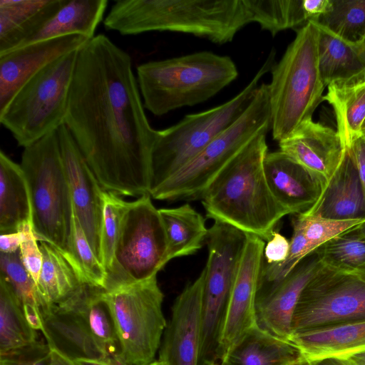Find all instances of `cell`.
<instances>
[{
    "mask_svg": "<svg viewBox=\"0 0 365 365\" xmlns=\"http://www.w3.org/2000/svg\"><path fill=\"white\" fill-rule=\"evenodd\" d=\"M64 124L104 191L150 195L151 127L130 55L99 34L78 51Z\"/></svg>",
    "mask_w": 365,
    "mask_h": 365,
    "instance_id": "cell-1",
    "label": "cell"
},
{
    "mask_svg": "<svg viewBox=\"0 0 365 365\" xmlns=\"http://www.w3.org/2000/svg\"><path fill=\"white\" fill-rule=\"evenodd\" d=\"M258 133L219 173L201 197L207 217L267 241L289 215L273 196L264 174L266 137Z\"/></svg>",
    "mask_w": 365,
    "mask_h": 365,
    "instance_id": "cell-2",
    "label": "cell"
},
{
    "mask_svg": "<svg viewBox=\"0 0 365 365\" xmlns=\"http://www.w3.org/2000/svg\"><path fill=\"white\" fill-rule=\"evenodd\" d=\"M251 23L248 0H119L103 20L107 30L122 35L173 31L217 44L232 41Z\"/></svg>",
    "mask_w": 365,
    "mask_h": 365,
    "instance_id": "cell-3",
    "label": "cell"
},
{
    "mask_svg": "<svg viewBox=\"0 0 365 365\" xmlns=\"http://www.w3.org/2000/svg\"><path fill=\"white\" fill-rule=\"evenodd\" d=\"M237 76L230 56L200 51L143 63L136 78L144 108L160 116L207 101Z\"/></svg>",
    "mask_w": 365,
    "mask_h": 365,
    "instance_id": "cell-4",
    "label": "cell"
},
{
    "mask_svg": "<svg viewBox=\"0 0 365 365\" xmlns=\"http://www.w3.org/2000/svg\"><path fill=\"white\" fill-rule=\"evenodd\" d=\"M316 23L309 21L272 70L268 84L273 139L284 140L312 115L326 88L319 68Z\"/></svg>",
    "mask_w": 365,
    "mask_h": 365,
    "instance_id": "cell-5",
    "label": "cell"
},
{
    "mask_svg": "<svg viewBox=\"0 0 365 365\" xmlns=\"http://www.w3.org/2000/svg\"><path fill=\"white\" fill-rule=\"evenodd\" d=\"M20 165L29 188L36 235L68 253L74 208L57 130L24 148Z\"/></svg>",
    "mask_w": 365,
    "mask_h": 365,
    "instance_id": "cell-6",
    "label": "cell"
},
{
    "mask_svg": "<svg viewBox=\"0 0 365 365\" xmlns=\"http://www.w3.org/2000/svg\"><path fill=\"white\" fill-rule=\"evenodd\" d=\"M274 57V53L271 52L251 81L230 101L187 115L178 123L157 130L152 152L150 190L187 165L245 113L256 96L261 78L271 71Z\"/></svg>",
    "mask_w": 365,
    "mask_h": 365,
    "instance_id": "cell-7",
    "label": "cell"
},
{
    "mask_svg": "<svg viewBox=\"0 0 365 365\" xmlns=\"http://www.w3.org/2000/svg\"><path fill=\"white\" fill-rule=\"evenodd\" d=\"M79 50L36 73L0 112L1 125L19 146H29L64 124Z\"/></svg>",
    "mask_w": 365,
    "mask_h": 365,
    "instance_id": "cell-8",
    "label": "cell"
},
{
    "mask_svg": "<svg viewBox=\"0 0 365 365\" xmlns=\"http://www.w3.org/2000/svg\"><path fill=\"white\" fill-rule=\"evenodd\" d=\"M264 129H271V111L268 84L262 83L245 113L150 195L159 200L200 199L226 165Z\"/></svg>",
    "mask_w": 365,
    "mask_h": 365,
    "instance_id": "cell-9",
    "label": "cell"
},
{
    "mask_svg": "<svg viewBox=\"0 0 365 365\" xmlns=\"http://www.w3.org/2000/svg\"><path fill=\"white\" fill-rule=\"evenodd\" d=\"M246 237L244 232L217 220L208 229L198 365L218 363L221 333Z\"/></svg>",
    "mask_w": 365,
    "mask_h": 365,
    "instance_id": "cell-10",
    "label": "cell"
},
{
    "mask_svg": "<svg viewBox=\"0 0 365 365\" xmlns=\"http://www.w3.org/2000/svg\"><path fill=\"white\" fill-rule=\"evenodd\" d=\"M119 342L120 365H148L155 361L167 327L164 295L157 275L104 292Z\"/></svg>",
    "mask_w": 365,
    "mask_h": 365,
    "instance_id": "cell-11",
    "label": "cell"
},
{
    "mask_svg": "<svg viewBox=\"0 0 365 365\" xmlns=\"http://www.w3.org/2000/svg\"><path fill=\"white\" fill-rule=\"evenodd\" d=\"M164 223L150 195L129 202L105 291L148 279L168 262Z\"/></svg>",
    "mask_w": 365,
    "mask_h": 365,
    "instance_id": "cell-12",
    "label": "cell"
},
{
    "mask_svg": "<svg viewBox=\"0 0 365 365\" xmlns=\"http://www.w3.org/2000/svg\"><path fill=\"white\" fill-rule=\"evenodd\" d=\"M361 321H365V280L322 264L300 295L292 334Z\"/></svg>",
    "mask_w": 365,
    "mask_h": 365,
    "instance_id": "cell-13",
    "label": "cell"
},
{
    "mask_svg": "<svg viewBox=\"0 0 365 365\" xmlns=\"http://www.w3.org/2000/svg\"><path fill=\"white\" fill-rule=\"evenodd\" d=\"M57 133L74 212L94 254L101 262L104 190L65 124L58 128Z\"/></svg>",
    "mask_w": 365,
    "mask_h": 365,
    "instance_id": "cell-14",
    "label": "cell"
},
{
    "mask_svg": "<svg viewBox=\"0 0 365 365\" xmlns=\"http://www.w3.org/2000/svg\"><path fill=\"white\" fill-rule=\"evenodd\" d=\"M265 242L247 234L221 333L218 361L244 334L257 324L256 299L264 263Z\"/></svg>",
    "mask_w": 365,
    "mask_h": 365,
    "instance_id": "cell-15",
    "label": "cell"
},
{
    "mask_svg": "<svg viewBox=\"0 0 365 365\" xmlns=\"http://www.w3.org/2000/svg\"><path fill=\"white\" fill-rule=\"evenodd\" d=\"M205 271L175 299L159 349L166 365H198L201 344V307Z\"/></svg>",
    "mask_w": 365,
    "mask_h": 365,
    "instance_id": "cell-16",
    "label": "cell"
},
{
    "mask_svg": "<svg viewBox=\"0 0 365 365\" xmlns=\"http://www.w3.org/2000/svg\"><path fill=\"white\" fill-rule=\"evenodd\" d=\"M321 265L314 251L282 279L257 292V324L272 334L289 341L292 335V318L300 295Z\"/></svg>",
    "mask_w": 365,
    "mask_h": 365,
    "instance_id": "cell-17",
    "label": "cell"
},
{
    "mask_svg": "<svg viewBox=\"0 0 365 365\" xmlns=\"http://www.w3.org/2000/svg\"><path fill=\"white\" fill-rule=\"evenodd\" d=\"M91 40L70 35L38 41L0 55V112L36 73L56 59L83 48Z\"/></svg>",
    "mask_w": 365,
    "mask_h": 365,
    "instance_id": "cell-18",
    "label": "cell"
},
{
    "mask_svg": "<svg viewBox=\"0 0 365 365\" xmlns=\"http://www.w3.org/2000/svg\"><path fill=\"white\" fill-rule=\"evenodd\" d=\"M279 150L318 178L324 187L341 165L348 150L336 130L312 119L304 121L279 141Z\"/></svg>",
    "mask_w": 365,
    "mask_h": 365,
    "instance_id": "cell-19",
    "label": "cell"
},
{
    "mask_svg": "<svg viewBox=\"0 0 365 365\" xmlns=\"http://www.w3.org/2000/svg\"><path fill=\"white\" fill-rule=\"evenodd\" d=\"M264 170L273 196L289 215L307 212L322 192L320 180L281 150L267 153Z\"/></svg>",
    "mask_w": 365,
    "mask_h": 365,
    "instance_id": "cell-20",
    "label": "cell"
},
{
    "mask_svg": "<svg viewBox=\"0 0 365 365\" xmlns=\"http://www.w3.org/2000/svg\"><path fill=\"white\" fill-rule=\"evenodd\" d=\"M41 332L51 349L71 359H101L113 364L86 326L74 312L58 304L39 307Z\"/></svg>",
    "mask_w": 365,
    "mask_h": 365,
    "instance_id": "cell-21",
    "label": "cell"
},
{
    "mask_svg": "<svg viewBox=\"0 0 365 365\" xmlns=\"http://www.w3.org/2000/svg\"><path fill=\"white\" fill-rule=\"evenodd\" d=\"M303 213L333 220H365V195L349 150L318 201Z\"/></svg>",
    "mask_w": 365,
    "mask_h": 365,
    "instance_id": "cell-22",
    "label": "cell"
},
{
    "mask_svg": "<svg viewBox=\"0 0 365 365\" xmlns=\"http://www.w3.org/2000/svg\"><path fill=\"white\" fill-rule=\"evenodd\" d=\"M289 341L300 351L302 362L344 359L365 351V321L294 333Z\"/></svg>",
    "mask_w": 365,
    "mask_h": 365,
    "instance_id": "cell-23",
    "label": "cell"
},
{
    "mask_svg": "<svg viewBox=\"0 0 365 365\" xmlns=\"http://www.w3.org/2000/svg\"><path fill=\"white\" fill-rule=\"evenodd\" d=\"M64 0H0V55L20 47Z\"/></svg>",
    "mask_w": 365,
    "mask_h": 365,
    "instance_id": "cell-24",
    "label": "cell"
},
{
    "mask_svg": "<svg viewBox=\"0 0 365 365\" xmlns=\"http://www.w3.org/2000/svg\"><path fill=\"white\" fill-rule=\"evenodd\" d=\"M300 351L257 324L248 329L227 352L220 365H299Z\"/></svg>",
    "mask_w": 365,
    "mask_h": 365,
    "instance_id": "cell-25",
    "label": "cell"
},
{
    "mask_svg": "<svg viewBox=\"0 0 365 365\" xmlns=\"http://www.w3.org/2000/svg\"><path fill=\"white\" fill-rule=\"evenodd\" d=\"M105 290L82 284L69 298L58 304L77 314L109 356L114 365L119 362L120 347Z\"/></svg>",
    "mask_w": 365,
    "mask_h": 365,
    "instance_id": "cell-26",
    "label": "cell"
},
{
    "mask_svg": "<svg viewBox=\"0 0 365 365\" xmlns=\"http://www.w3.org/2000/svg\"><path fill=\"white\" fill-rule=\"evenodd\" d=\"M108 3L107 0H64L58 11L20 47L70 35L93 38L104 20Z\"/></svg>",
    "mask_w": 365,
    "mask_h": 365,
    "instance_id": "cell-27",
    "label": "cell"
},
{
    "mask_svg": "<svg viewBox=\"0 0 365 365\" xmlns=\"http://www.w3.org/2000/svg\"><path fill=\"white\" fill-rule=\"evenodd\" d=\"M29 224H32V207L24 172L20 164L16 163L1 150V234L19 232Z\"/></svg>",
    "mask_w": 365,
    "mask_h": 365,
    "instance_id": "cell-28",
    "label": "cell"
},
{
    "mask_svg": "<svg viewBox=\"0 0 365 365\" xmlns=\"http://www.w3.org/2000/svg\"><path fill=\"white\" fill-rule=\"evenodd\" d=\"M314 22L319 31V68L325 86L364 74L365 39L358 43L346 41Z\"/></svg>",
    "mask_w": 365,
    "mask_h": 365,
    "instance_id": "cell-29",
    "label": "cell"
},
{
    "mask_svg": "<svg viewBox=\"0 0 365 365\" xmlns=\"http://www.w3.org/2000/svg\"><path fill=\"white\" fill-rule=\"evenodd\" d=\"M322 101H327L334 113L338 131L345 147L361 135L365 122V73L346 81H334L327 86Z\"/></svg>",
    "mask_w": 365,
    "mask_h": 365,
    "instance_id": "cell-30",
    "label": "cell"
},
{
    "mask_svg": "<svg viewBox=\"0 0 365 365\" xmlns=\"http://www.w3.org/2000/svg\"><path fill=\"white\" fill-rule=\"evenodd\" d=\"M168 239V259L195 254L206 241L208 229L200 212L190 205L159 209Z\"/></svg>",
    "mask_w": 365,
    "mask_h": 365,
    "instance_id": "cell-31",
    "label": "cell"
},
{
    "mask_svg": "<svg viewBox=\"0 0 365 365\" xmlns=\"http://www.w3.org/2000/svg\"><path fill=\"white\" fill-rule=\"evenodd\" d=\"M40 242L43 266L36 286L41 304H59L83 283L72 265L54 246Z\"/></svg>",
    "mask_w": 365,
    "mask_h": 365,
    "instance_id": "cell-32",
    "label": "cell"
},
{
    "mask_svg": "<svg viewBox=\"0 0 365 365\" xmlns=\"http://www.w3.org/2000/svg\"><path fill=\"white\" fill-rule=\"evenodd\" d=\"M37 331L28 324L21 301L0 277V355L38 341Z\"/></svg>",
    "mask_w": 365,
    "mask_h": 365,
    "instance_id": "cell-33",
    "label": "cell"
},
{
    "mask_svg": "<svg viewBox=\"0 0 365 365\" xmlns=\"http://www.w3.org/2000/svg\"><path fill=\"white\" fill-rule=\"evenodd\" d=\"M358 226L332 238L315 252L323 265L365 280V239Z\"/></svg>",
    "mask_w": 365,
    "mask_h": 365,
    "instance_id": "cell-34",
    "label": "cell"
},
{
    "mask_svg": "<svg viewBox=\"0 0 365 365\" xmlns=\"http://www.w3.org/2000/svg\"><path fill=\"white\" fill-rule=\"evenodd\" d=\"M248 4L253 23L272 36L307 23L302 0H248Z\"/></svg>",
    "mask_w": 365,
    "mask_h": 365,
    "instance_id": "cell-35",
    "label": "cell"
},
{
    "mask_svg": "<svg viewBox=\"0 0 365 365\" xmlns=\"http://www.w3.org/2000/svg\"><path fill=\"white\" fill-rule=\"evenodd\" d=\"M316 22L346 41L361 42L365 39V0H331L329 10Z\"/></svg>",
    "mask_w": 365,
    "mask_h": 365,
    "instance_id": "cell-36",
    "label": "cell"
},
{
    "mask_svg": "<svg viewBox=\"0 0 365 365\" xmlns=\"http://www.w3.org/2000/svg\"><path fill=\"white\" fill-rule=\"evenodd\" d=\"M63 255L74 268L83 284L105 290L107 279L106 270L88 243L75 212L69 251Z\"/></svg>",
    "mask_w": 365,
    "mask_h": 365,
    "instance_id": "cell-37",
    "label": "cell"
},
{
    "mask_svg": "<svg viewBox=\"0 0 365 365\" xmlns=\"http://www.w3.org/2000/svg\"><path fill=\"white\" fill-rule=\"evenodd\" d=\"M126 202L110 192H103V212L101 238V264L106 274L110 271L122 222L128 207Z\"/></svg>",
    "mask_w": 365,
    "mask_h": 365,
    "instance_id": "cell-38",
    "label": "cell"
},
{
    "mask_svg": "<svg viewBox=\"0 0 365 365\" xmlns=\"http://www.w3.org/2000/svg\"><path fill=\"white\" fill-rule=\"evenodd\" d=\"M0 277L9 283L22 305L40 307L36 284L21 262L19 250L12 253L1 252Z\"/></svg>",
    "mask_w": 365,
    "mask_h": 365,
    "instance_id": "cell-39",
    "label": "cell"
},
{
    "mask_svg": "<svg viewBox=\"0 0 365 365\" xmlns=\"http://www.w3.org/2000/svg\"><path fill=\"white\" fill-rule=\"evenodd\" d=\"M362 222L363 220H359L328 219L305 213L295 215L292 220V223L301 229L314 251L325 242Z\"/></svg>",
    "mask_w": 365,
    "mask_h": 365,
    "instance_id": "cell-40",
    "label": "cell"
},
{
    "mask_svg": "<svg viewBox=\"0 0 365 365\" xmlns=\"http://www.w3.org/2000/svg\"><path fill=\"white\" fill-rule=\"evenodd\" d=\"M0 356L1 365H50L51 349L47 344L38 340Z\"/></svg>",
    "mask_w": 365,
    "mask_h": 365,
    "instance_id": "cell-41",
    "label": "cell"
},
{
    "mask_svg": "<svg viewBox=\"0 0 365 365\" xmlns=\"http://www.w3.org/2000/svg\"><path fill=\"white\" fill-rule=\"evenodd\" d=\"M38 239L23 242L19 247L21 262L37 286L43 266V255Z\"/></svg>",
    "mask_w": 365,
    "mask_h": 365,
    "instance_id": "cell-42",
    "label": "cell"
},
{
    "mask_svg": "<svg viewBox=\"0 0 365 365\" xmlns=\"http://www.w3.org/2000/svg\"><path fill=\"white\" fill-rule=\"evenodd\" d=\"M290 240L274 230L264 248V262L267 264H280L289 254Z\"/></svg>",
    "mask_w": 365,
    "mask_h": 365,
    "instance_id": "cell-43",
    "label": "cell"
},
{
    "mask_svg": "<svg viewBox=\"0 0 365 365\" xmlns=\"http://www.w3.org/2000/svg\"><path fill=\"white\" fill-rule=\"evenodd\" d=\"M35 238L40 241L34 231L32 224L27 225L19 232L1 234L0 251L4 253L15 252L23 242Z\"/></svg>",
    "mask_w": 365,
    "mask_h": 365,
    "instance_id": "cell-44",
    "label": "cell"
},
{
    "mask_svg": "<svg viewBox=\"0 0 365 365\" xmlns=\"http://www.w3.org/2000/svg\"><path fill=\"white\" fill-rule=\"evenodd\" d=\"M348 150L357 168L365 195V135L356 139Z\"/></svg>",
    "mask_w": 365,
    "mask_h": 365,
    "instance_id": "cell-45",
    "label": "cell"
},
{
    "mask_svg": "<svg viewBox=\"0 0 365 365\" xmlns=\"http://www.w3.org/2000/svg\"><path fill=\"white\" fill-rule=\"evenodd\" d=\"M331 6V0H302V7L307 21H317Z\"/></svg>",
    "mask_w": 365,
    "mask_h": 365,
    "instance_id": "cell-46",
    "label": "cell"
},
{
    "mask_svg": "<svg viewBox=\"0 0 365 365\" xmlns=\"http://www.w3.org/2000/svg\"><path fill=\"white\" fill-rule=\"evenodd\" d=\"M22 307L29 325L34 330L41 331L43 324L39 307L29 304H23Z\"/></svg>",
    "mask_w": 365,
    "mask_h": 365,
    "instance_id": "cell-47",
    "label": "cell"
},
{
    "mask_svg": "<svg viewBox=\"0 0 365 365\" xmlns=\"http://www.w3.org/2000/svg\"><path fill=\"white\" fill-rule=\"evenodd\" d=\"M299 365H350L344 359L336 357L324 358L321 359L304 361Z\"/></svg>",
    "mask_w": 365,
    "mask_h": 365,
    "instance_id": "cell-48",
    "label": "cell"
},
{
    "mask_svg": "<svg viewBox=\"0 0 365 365\" xmlns=\"http://www.w3.org/2000/svg\"><path fill=\"white\" fill-rule=\"evenodd\" d=\"M50 365H76L71 359L54 349H51Z\"/></svg>",
    "mask_w": 365,
    "mask_h": 365,
    "instance_id": "cell-49",
    "label": "cell"
},
{
    "mask_svg": "<svg viewBox=\"0 0 365 365\" xmlns=\"http://www.w3.org/2000/svg\"><path fill=\"white\" fill-rule=\"evenodd\" d=\"M344 359L350 365H365V351L352 354Z\"/></svg>",
    "mask_w": 365,
    "mask_h": 365,
    "instance_id": "cell-50",
    "label": "cell"
},
{
    "mask_svg": "<svg viewBox=\"0 0 365 365\" xmlns=\"http://www.w3.org/2000/svg\"><path fill=\"white\" fill-rule=\"evenodd\" d=\"M76 365H114L101 359H80L73 360Z\"/></svg>",
    "mask_w": 365,
    "mask_h": 365,
    "instance_id": "cell-51",
    "label": "cell"
},
{
    "mask_svg": "<svg viewBox=\"0 0 365 365\" xmlns=\"http://www.w3.org/2000/svg\"><path fill=\"white\" fill-rule=\"evenodd\" d=\"M358 227L363 237L365 239V220H364L361 224H359Z\"/></svg>",
    "mask_w": 365,
    "mask_h": 365,
    "instance_id": "cell-52",
    "label": "cell"
},
{
    "mask_svg": "<svg viewBox=\"0 0 365 365\" xmlns=\"http://www.w3.org/2000/svg\"><path fill=\"white\" fill-rule=\"evenodd\" d=\"M148 365H166V364L160 360L154 361Z\"/></svg>",
    "mask_w": 365,
    "mask_h": 365,
    "instance_id": "cell-53",
    "label": "cell"
},
{
    "mask_svg": "<svg viewBox=\"0 0 365 365\" xmlns=\"http://www.w3.org/2000/svg\"><path fill=\"white\" fill-rule=\"evenodd\" d=\"M362 133H363L364 135H365V122H364V124L363 125Z\"/></svg>",
    "mask_w": 365,
    "mask_h": 365,
    "instance_id": "cell-54",
    "label": "cell"
},
{
    "mask_svg": "<svg viewBox=\"0 0 365 365\" xmlns=\"http://www.w3.org/2000/svg\"><path fill=\"white\" fill-rule=\"evenodd\" d=\"M207 365H220V363H211V364H208Z\"/></svg>",
    "mask_w": 365,
    "mask_h": 365,
    "instance_id": "cell-55",
    "label": "cell"
}]
</instances>
